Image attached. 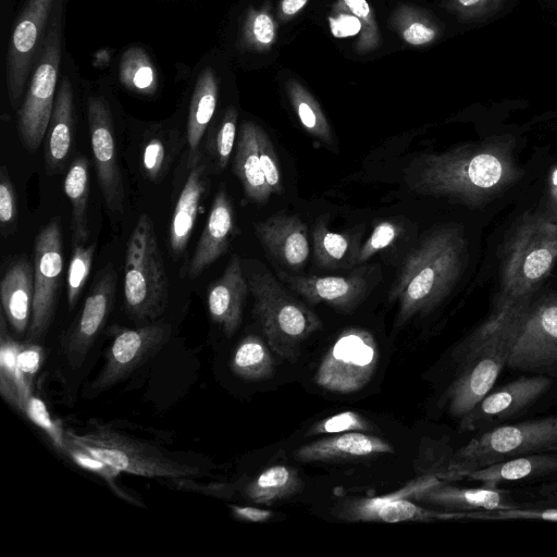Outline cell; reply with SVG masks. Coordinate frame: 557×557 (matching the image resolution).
Masks as SVG:
<instances>
[{"instance_id": "2", "label": "cell", "mask_w": 557, "mask_h": 557, "mask_svg": "<svg viewBox=\"0 0 557 557\" xmlns=\"http://www.w3.org/2000/svg\"><path fill=\"white\" fill-rule=\"evenodd\" d=\"M466 260L467 242L457 226L433 232L413 249L389 294V301L398 302L397 324L434 310L458 281Z\"/></svg>"}, {"instance_id": "40", "label": "cell", "mask_w": 557, "mask_h": 557, "mask_svg": "<svg viewBox=\"0 0 557 557\" xmlns=\"http://www.w3.org/2000/svg\"><path fill=\"white\" fill-rule=\"evenodd\" d=\"M44 360V348L37 343L25 342L21 344L17 354V381L20 407L23 413L26 400L33 395L32 385Z\"/></svg>"}, {"instance_id": "21", "label": "cell", "mask_w": 557, "mask_h": 557, "mask_svg": "<svg viewBox=\"0 0 557 557\" xmlns=\"http://www.w3.org/2000/svg\"><path fill=\"white\" fill-rule=\"evenodd\" d=\"M253 227L265 250L280 263L294 270L305 265L310 252L308 231L296 215L276 213Z\"/></svg>"}, {"instance_id": "35", "label": "cell", "mask_w": 557, "mask_h": 557, "mask_svg": "<svg viewBox=\"0 0 557 557\" xmlns=\"http://www.w3.org/2000/svg\"><path fill=\"white\" fill-rule=\"evenodd\" d=\"M121 84L132 92L152 96L158 89V74L148 53L140 47L124 51L119 65Z\"/></svg>"}, {"instance_id": "52", "label": "cell", "mask_w": 557, "mask_h": 557, "mask_svg": "<svg viewBox=\"0 0 557 557\" xmlns=\"http://www.w3.org/2000/svg\"><path fill=\"white\" fill-rule=\"evenodd\" d=\"M436 36L434 28L422 23H413L403 33L404 39L413 46H421L432 41Z\"/></svg>"}, {"instance_id": "20", "label": "cell", "mask_w": 557, "mask_h": 557, "mask_svg": "<svg viewBox=\"0 0 557 557\" xmlns=\"http://www.w3.org/2000/svg\"><path fill=\"white\" fill-rule=\"evenodd\" d=\"M418 502L438 506L446 511L474 512L523 508L512 495L498 487H459L440 482L418 491L413 497Z\"/></svg>"}, {"instance_id": "16", "label": "cell", "mask_w": 557, "mask_h": 557, "mask_svg": "<svg viewBox=\"0 0 557 557\" xmlns=\"http://www.w3.org/2000/svg\"><path fill=\"white\" fill-rule=\"evenodd\" d=\"M552 377L534 374L493 387L460 418V431H485L517 417L537 401L552 386Z\"/></svg>"}, {"instance_id": "44", "label": "cell", "mask_w": 557, "mask_h": 557, "mask_svg": "<svg viewBox=\"0 0 557 557\" xmlns=\"http://www.w3.org/2000/svg\"><path fill=\"white\" fill-rule=\"evenodd\" d=\"M257 144L261 168L271 194L282 195L284 191L278 160L268 134L257 126Z\"/></svg>"}, {"instance_id": "31", "label": "cell", "mask_w": 557, "mask_h": 557, "mask_svg": "<svg viewBox=\"0 0 557 557\" xmlns=\"http://www.w3.org/2000/svg\"><path fill=\"white\" fill-rule=\"evenodd\" d=\"M304 487L298 472L284 465H275L261 471L244 488L245 496L256 504L271 505L288 498Z\"/></svg>"}, {"instance_id": "55", "label": "cell", "mask_w": 557, "mask_h": 557, "mask_svg": "<svg viewBox=\"0 0 557 557\" xmlns=\"http://www.w3.org/2000/svg\"><path fill=\"white\" fill-rule=\"evenodd\" d=\"M308 0H283L282 2V11L286 15H293L297 13Z\"/></svg>"}, {"instance_id": "43", "label": "cell", "mask_w": 557, "mask_h": 557, "mask_svg": "<svg viewBox=\"0 0 557 557\" xmlns=\"http://www.w3.org/2000/svg\"><path fill=\"white\" fill-rule=\"evenodd\" d=\"M23 413L51 440L53 446L62 454L65 448V431L62 430L50 417L45 403L32 395L24 406Z\"/></svg>"}, {"instance_id": "37", "label": "cell", "mask_w": 557, "mask_h": 557, "mask_svg": "<svg viewBox=\"0 0 557 557\" xmlns=\"http://www.w3.org/2000/svg\"><path fill=\"white\" fill-rule=\"evenodd\" d=\"M65 441L66 445L62 451L63 455L71 458V460L81 468L103 479L117 497L136 506H143V503L137 497L133 496L120 486L117 483V478L121 472L119 470L114 469L82 447L77 446L72 441H70L66 435Z\"/></svg>"}, {"instance_id": "34", "label": "cell", "mask_w": 557, "mask_h": 557, "mask_svg": "<svg viewBox=\"0 0 557 557\" xmlns=\"http://www.w3.org/2000/svg\"><path fill=\"white\" fill-rule=\"evenodd\" d=\"M312 239L314 257L321 268L335 269L355 264L359 249L347 235L331 231L325 221L315 222Z\"/></svg>"}, {"instance_id": "6", "label": "cell", "mask_w": 557, "mask_h": 557, "mask_svg": "<svg viewBox=\"0 0 557 557\" xmlns=\"http://www.w3.org/2000/svg\"><path fill=\"white\" fill-rule=\"evenodd\" d=\"M537 453H557V414L483 431L444 460L438 479L457 480L463 472Z\"/></svg>"}, {"instance_id": "3", "label": "cell", "mask_w": 557, "mask_h": 557, "mask_svg": "<svg viewBox=\"0 0 557 557\" xmlns=\"http://www.w3.org/2000/svg\"><path fill=\"white\" fill-rule=\"evenodd\" d=\"M491 314L508 338L507 368L557 377V295L496 297Z\"/></svg>"}, {"instance_id": "22", "label": "cell", "mask_w": 557, "mask_h": 557, "mask_svg": "<svg viewBox=\"0 0 557 557\" xmlns=\"http://www.w3.org/2000/svg\"><path fill=\"white\" fill-rule=\"evenodd\" d=\"M249 292L242 260L232 256L222 275L208 288L207 304L211 320L226 336L238 329Z\"/></svg>"}, {"instance_id": "51", "label": "cell", "mask_w": 557, "mask_h": 557, "mask_svg": "<svg viewBox=\"0 0 557 557\" xmlns=\"http://www.w3.org/2000/svg\"><path fill=\"white\" fill-rule=\"evenodd\" d=\"M252 34L255 39L262 45H270L275 38L273 21L265 13H259L252 22Z\"/></svg>"}, {"instance_id": "38", "label": "cell", "mask_w": 557, "mask_h": 557, "mask_svg": "<svg viewBox=\"0 0 557 557\" xmlns=\"http://www.w3.org/2000/svg\"><path fill=\"white\" fill-rule=\"evenodd\" d=\"M73 242V255L67 272V305L73 309L89 276L96 251V243Z\"/></svg>"}, {"instance_id": "5", "label": "cell", "mask_w": 557, "mask_h": 557, "mask_svg": "<svg viewBox=\"0 0 557 557\" xmlns=\"http://www.w3.org/2000/svg\"><path fill=\"white\" fill-rule=\"evenodd\" d=\"M508 350L504 327L492 314L456 347V376L445 393L451 417H463L494 387Z\"/></svg>"}, {"instance_id": "10", "label": "cell", "mask_w": 557, "mask_h": 557, "mask_svg": "<svg viewBox=\"0 0 557 557\" xmlns=\"http://www.w3.org/2000/svg\"><path fill=\"white\" fill-rule=\"evenodd\" d=\"M61 0L51 17L29 84L17 111L20 139L29 152H36L46 137L53 111L61 62Z\"/></svg>"}, {"instance_id": "12", "label": "cell", "mask_w": 557, "mask_h": 557, "mask_svg": "<svg viewBox=\"0 0 557 557\" xmlns=\"http://www.w3.org/2000/svg\"><path fill=\"white\" fill-rule=\"evenodd\" d=\"M63 270V236L59 218L51 219L34 242V299L26 341L37 343L53 320Z\"/></svg>"}, {"instance_id": "29", "label": "cell", "mask_w": 557, "mask_h": 557, "mask_svg": "<svg viewBox=\"0 0 557 557\" xmlns=\"http://www.w3.org/2000/svg\"><path fill=\"white\" fill-rule=\"evenodd\" d=\"M233 169L248 199L257 203L269 200L272 194L260 163L257 125L251 122H245L240 126Z\"/></svg>"}, {"instance_id": "11", "label": "cell", "mask_w": 557, "mask_h": 557, "mask_svg": "<svg viewBox=\"0 0 557 557\" xmlns=\"http://www.w3.org/2000/svg\"><path fill=\"white\" fill-rule=\"evenodd\" d=\"M379 360V346L371 332L360 327L346 329L323 356L314 383L336 394L357 393L370 383Z\"/></svg>"}, {"instance_id": "4", "label": "cell", "mask_w": 557, "mask_h": 557, "mask_svg": "<svg viewBox=\"0 0 557 557\" xmlns=\"http://www.w3.org/2000/svg\"><path fill=\"white\" fill-rule=\"evenodd\" d=\"M557 263V210L524 213L504 248L498 298L520 299L536 294Z\"/></svg>"}, {"instance_id": "45", "label": "cell", "mask_w": 557, "mask_h": 557, "mask_svg": "<svg viewBox=\"0 0 557 557\" xmlns=\"http://www.w3.org/2000/svg\"><path fill=\"white\" fill-rule=\"evenodd\" d=\"M400 227L389 221L377 223L370 237L359 248L355 264H360L369 260L377 251L388 247L398 237Z\"/></svg>"}, {"instance_id": "47", "label": "cell", "mask_w": 557, "mask_h": 557, "mask_svg": "<svg viewBox=\"0 0 557 557\" xmlns=\"http://www.w3.org/2000/svg\"><path fill=\"white\" fill-rule=\"evenodd\" d=\"M461 18L469 22H485L499 13L508 0H451Z\"/></svg>"}, {"instance_id": "27", "label": "cell", "mask_w": 557, "mask_h": 557, "mask_svg": "<svg viewBox=\"0 0 557 557\" xmlns=\"http://www.w3.org/2000/svg\"><path fill=\"white\" fill-rule=\"evenodd\" d=\"M554 472H557V454L537 453L463 472L457 480L479 481L483 486L497 487L503 482L537 478Z\"/></svg>"}, {"instance_id": "23", "label": "cell", "mask_w": 557, "mask_h": 557, "mask_svg": "<svg viewBox=\"0 0 557 557\" xmlns=\"http://www.w3.org/2000/svg\"><path fill=\"white\" fill-rule=\"evenodd\" d=\"M235 233V214L226 189L216 193L207 223L188 264L189 280L198 277L216 259L224 255Z\"/></svg>"}, {"instance_id": "8", "label": "cell", "mask_w": 557, "mask_h": 557, "mask_svg": "<svg viewBox=\"0 0 557 557\" xmlns=\"http://www.w3.org/2000/svg\"><path fill=\"white\" fill-rule=\"evenodd\" d=\"M125 309L131 319L151 322L169 302V278L150 216L143 213L127 243L124 264Z\"/></svg>"}, {"instance_id": "25", "label": "cell", "mask_w": 557, "mask_h": 557, "mask_svg": "<svg viewBox=\"0 0 557 557\" xmlns=\"http://www.w3.org/2000/svg\"><path fill=\"white\" fill-rule=\"evenodd\" d=\"M2 311L13 331L27 332L34 299V267L26 258L12 261L0 283Z\"/></svg>"}, {"instance_id": "46", "label": "cell", "mask_w": 557, "mask_h": 557, "mask_svg": "<svg viewBox=\"0 0 557 557\" xmlns=\"http://www.w3.org/2000/svg\"><path fill=\"white\" fill-rule=\"evenodd\" d=\"M237 112L234 108H230L220 124L214 141V152L216 164L222 171L228 163L236 138Z\"/></svg>"}, {"instance_id": "17", "label": "cell", "mask_w": 557, "mask_h": 557, "mask_svg": "<svg viewBox=\"0 0 557 557\" xmlns=\"http://www.w3.org/2000/svg\"><path fill=\"white\" fill-rule=\"evenodd\" d=\"M116 273L109 264L99 272L77 319L64 334L61 350L71 369L86 360L114 304Z\"/></svg>"}, {"instance_id": "39", "label": "cell", "mask_w": 557, "mask_h": 557, "mask_svg": "<svg viewBox=\"0 0 557 557\" xmlns=\"http://www.w3.org/2000/svg\"><path fill=\"white\" fill-rule=\"evenodd\" d=\"M292 100L304 128L324 145H333L331 127L318 104L300 90L293 92Z\"/></svg>"}, {"instance_id": "41", "label": "cell", "mask_w": 557, "mask_h": 557, "mask_svg": "<svg viewBox=\"0 0 557 557\" xmlns=\"http://www.w3.org/2000/svg\"><path fill=\"white\" fill-rule=\"evenodd\" d=\"M18 220V201L7 165L0 168V227L8 237L15 233Z\"/></svg>"}, {"instance_id": "9", "label": "cell", "mask_w": 557, "mask_h": 557, "mask_svg": "<svg viewBox=\"0 0 557 557\" xmlns=\"http://www.w3.org/2000/svg\"><path fill=\"white\" fill-rule=\"evenodd\" d=\"M66 437L120 472L145 478L184 480L199 474L197 466L181 462L154 445L97 422Z\"/></svg>"}, {"instance_id": "48", "label": "cell", "mask_w": 557, "mask_h": 557, "mask_svg": "<svg viewBox=\"0 0 557 557\" xmlns=\"http://www.w3.org/2000/svg\"><path fill=\"white\" fill-rule=\"evenodd\" d=\"M166 162L164 144L159 138L150 139L143 153V166L147 177L153 182L161 180Z\"/></svg>"}, {"instance_id": "32", "label": "cell", "mask_w": 557, "mask_h": 557, "mask_svg": "<svg viewBox=\"0 0 557 557\" xmlns=\"http://www.w3.org/2000/svg\"><path fill=\"white\" fill-rule=\"evenodd\" d=\"M64 191L72 203L73 242L87 243L89 228L87 210L89 198V163L84 157L73 160L64 180Z\"/></svg>"}, {"instance_id": "13", "label": "cell", "mask_w": 557, "mask_h": 557, "mask_svg": "<svg viewBox=\"0 0 557 557\" xmlns=\"http://www.w3.org/2000/svg\"><path fill=\"white\" fill-rule=\"evenodd\" d=\"M61 0H26L14 24L5 63L7 90L15 108L30 78L47 29Z\"/></svg>"}, {"instance_id": "53", "label": "cell", "mask_w": 557, "mask_h": 557, "mask_svg": "<svg viewBox=\"0 0 557 557\" xmlns=\"http://www.w3.org/2000/svg\"><path fill=\"white\" fill-rule=\"evenodd\" d=\"M230 509L236 518L249 522H265L273 515L271 510L251 506L230 505Z\"/></svg>"}, {"instance_id": "18", "label": "cell", "mask_w": 557, "mask_h": 557, "mask_svg": "<svg viewBox=\"0 0 557 557\" xmlns=\"http://www.w3.org/2000/svg\"><path fill=\"white\" fill-rule=\"evenodd\" d=\"M87 121L98 182L106 206L111 213L122 214L125 194L117 164L112 115L106 99H89Z\"/></svg>"}, {"instance_id": "30", "label": "cell", "mask_w": 557, "mask_h": 557, "mask_svg": "<svg viewBox=\"0 0 557 557\" xmlns=\"http://www.w3.org/2000/svg\"><path fill=\"white\" fill-rule=\"evenodd\" d=\"M218 81L212 69H205L196 81L187 119V143L190 156L197 152L202 136L214 114Z\"/></svg>"}, {"instance_id": "24", "label": "cell", "mask_w": 557, "mask_h": 557, "mask_svg": "<svg viewBox=\"0 0 557 557\" xmlns=\"http://www.w3.org/2000/svg\"><path fill=\"white\" fill-rule=\"evenodd\" d=\"M391 444L383 438L361 432H346L321 438L298 447L294 458L301 462H325L392 454Z\"/></svg>"}, {"instance_id": "56", "label": "cell", "mask_w": 557, "mask_h": 557, "mask_svg": "<svg viewBox=\"0 0 557 557\" xmlns=\"http://www.w3.org/2000/svg\"><path fill=\"white\" fill-rule=\"evenodd\" d=\"M549 194L553 202L557 206V168L552 172L549 178ZM557 210V208H553Z\"/></svg>"}, {"instance_id": "26", "label": "cell", "mask_w": 557, "mask_h": 557, "mask_svg": "<svg viewBox=\"0 0 557 557\" xmlns=\"http://www.w3.org/2000/svg\"><path fill=\"white\" fill-rule=\"evenodd\" d=\"M74 103L71 81L63 77L57 89L53 111L47 129L45 165L49 174L64 169L73 144Z\"/></svg>"}, {"instance_id": "1", "label": "cell", "mask_w": 557, "mask_h": 557, "mask_svg": "<svg viewBox=\"0 0 557 557\" xmlns=\"http://www.w3.org/2000/svg\"><path fill=\"white\" fill-rule=\"evenodd\" d=\"M413 170L410 186L416 193L469 206L488 201L520 176L505 138L421 156Z\"/></svg>"}, {"instance_id": "49", "label": "cell", "mask_w": 557, "mask_h": 557, "mask_svg": "<svg viewBox=\"0 0 557 557\" xmlns=\"http://www.w3.org/2000/svg\"><path fill=\"white\" fill-rule=\"evenodd\" d=\"M523 508L557 509V482L539 485L525 493Z\"/></svg>"}, {"instance_id": "33", "label": "cell", "mask_w": 557, "mask_h": 557, "mask_svg": "<svg viewBox=\"0 0 557 557\" xmlns=\"http://www.w3.org/2000/svg\"><path fill=\"white\" fill-rule=\"evenodd\" d=\"M230 368L244 380L260 381L270 377L274 371V361L269 345L259 336H245L236 346Z\"/></svg>"}, {"instance_id": "7", "label": "cell", "mask_w": 557, "mask_h": 557, "mask_svg": "<svg viewBox=\"0 0 557 557\" xmlns=\"http://www.w3.org/2000/svg\"><path fill=\"white\" fill-rule=\"evenodd\" d=\"M245 275L253 297V313L269 347L278 357L296 361L301 345L322 329V321L285 290L270 271L253 268Z\"/></svg>"}, {"instance_id": "42", "label": "cell", "mask_w": 557, "mask_h": 557, "mask_svg": "<svg viewBox=\"0 0 557 557\" xmlns=\"http://www.w3.org/2000/svg\"><path fill=\"white\" fill-rule=\"evenodd\" d=\"M370 429V423L361 414L352 410H346L315 422L311 425L307 435L341 434L369 431Z\"/></svg>"}, {"instance_id": "14", "label": "cell", "mask_w": 557, "mask_h": 557, "mask_svg": "<svg viewBox=\"0 0 557 557\" xmlns=\"http://www.w3.org/2000/svg\"><path fill=\"white\" fill-rule=\"evenodd\" d=\"M171 325L149 322L136 329H121L106 354L104 363L85 396L94 398L129 376L169 339Z\"/></svg>"}, {"instance_id": "50", "label": "cell", "mask_w": 557, "mask_h": 557, "mask_svg": "<svg viewBox=\"0 0 557 557\" xmlns=\"http://www.w3.org/2000/svg\"><path fill=\"white\" fill-rule=\"evenodd\" d=\"M330 27L334 37L345 38L357 35L361 29L359 17L342 14L330 18Z\"/></svg>"}, {"instance_id": "54", "label": "cell", "mask_w": 557, "mask_h": 557, "mask_svg": "<svg viewBox=\"0 0 557 557\" xmlns=\"http://www.w3.org/2000/svg\"><path fill=\"white\" fill-rule=\"evenodd\" d=\"M344 2L357 17L366 18L370 14V7L366 0H344Z\"/></svg>"}, {"instance_id": "36", "label": "cell", "mask_w": 557, "mask_h": 557, "mask_svg": "<svg viewBox=\"0 0 557 557\" xmlns=\"http://www.w3.org/2000/svg\"><path fill=\"white\" fill-rule=\"evenodd\" d=\"M4 313L0 317V393L17 411L20 407L17 354L21 344L8 332Z\"/></svg>"}, {"instance_id": "15", "label": "cell", "mask_w": 557, "mask_h": 557, "mask_svg": "<svg viewBox=\"0 0 557 557\" xmlns=\"http://www.w3.org/2000/svg\"><path fill=\"white\" fill-rule=\"evenodd\" d=\"M440 482L443 481L428 473L389 495L345 500L335 507L332 515L347 522L397 523L457 519L455 511L430 510L408 499L418 491Z\"/></svg>"}, {"instance_id": "28", "label": "cell", "mask_w": 557, "mask_h": 557, "mask_svg": "<svg viewBox=\"0 0 557 557\" xmlns=\"http://www.w3.org/2000/svg\"><path fill=\"white\" fill-rule=\"evenodd\" d=\"M206 187V164L197 161L189 171L171 221L170 246L175 256H180L188 244Z\"/></svg>"}, {"instance_id": "19", "label": "cell", "mask_w": 557, "mask_h": 557, "mask_svg": "<svg viewBox=\"0 0 557 557\" xmlns=\"http://www.w3.org/2000/svg\"><path fill=\"white\" fill-rule=\"evenodd\" d=\"M363 274V270L346 276L295 275L277 271V276L307 302L326 304L343 312H352L369 293L370 283Z\"/></svg>"}]
</instances>
